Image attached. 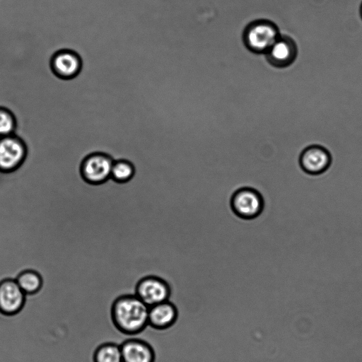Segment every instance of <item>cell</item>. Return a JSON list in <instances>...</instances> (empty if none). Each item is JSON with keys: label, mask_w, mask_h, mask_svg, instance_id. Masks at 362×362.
Segmentation results:
<instances>
[{"label": "cell", "mask_w": 362, "mask_h": 362, "mask_svg": "<svg viewBox=\"0 0 362 362\" xmlns=\"http://www.w3.org/2000/svg\"><path fill=\"white\" fill-rule=\"evenodd\" d=\"M148 308L135 294H122L112 301L111 320L120 332L134 337L143 332L148 325Z\"/></svg>", "instance_id": "1"}, {"label": "cell", "mask_w": 362, "mask_h": 362, "mask_svg": "<svg viewBox=\"0 0 362 362\" xmlns=\"http://www.w3.org/2000/svg\"><path fill=\"white\" fill-rule=\"evenodd\" d=\"M279 35V28L274 22L258 19L246 26L243 39L245 47L251 52L265 54Z\"/></svg>", "instance_id": "2"}, {"label": "cell", "mask_w": 362, "mask_h": 362, "mask_svg": "<svg viewBox=\"0 0 362 362\" xmlns=\"http://www.w3.org/2000/svg\"><path fill=\"white\" fill-rule=\"evenodd\" d=\"M230 204L232 211L238 217L251 220L262 213L264 199L257 189L245 187L235 190L231 196Z\"/></svg>", "instance_id": "3"}, {"label": "cell", "mask_w": 362, "mask_h": 362, "mask_svg": "<svg viewBox=\"0 0 362 362\" xmlns=\"http://www.w3.org/2000/svg\"><path fill=\"white\" fill-rule=\"evenodd\" d=\"M134 294L147 306L151 307L169 300L171 288L167 281L159 276L150 274L139 280Z\"/></svg>", "instance_id": "4"}, {"label": "cell", "mask_w": 362, "mask_h": 362, "mask_svg": "<svg viewBox=\"0 0 362 362\" xmlns=\"http://www.w3.org/2000/svg\"><path fill=\"white\" fill-rule=\"evenodd\" d=\"M27 154L24 141L17 135L0 138V172L10 173L18 168Z\"/></svg>", "instance_id": "5"}, {"label": "cell", "mask_w": 362, "mask_h": 362, "mask_svg": "<svg viewBox=\"0 0 362 362\" xmlns=\"http://www.w3.org/2000/svg\"><path fill=\"white\" fill-rule=\"evenodd\" d=\"M27 296L15 279L0 280V313L5 316L18 314L26 303Z\"/></svg>", "instance_id": "6"}, {"label": "cell", "mask_w": 362, "mask_h": 362, "mask_svg": "<svg viewBox=\"0 0 362 362\" xmlns=\"http://www.w3.org/2000/svg\"><path fill=\"white\" fill-rule=\"evenodd\" d=\"M113 162V159L105 153H92L81 163V175L90 184L103 183L110 178Z\"/></svg>", "instance_id": "7"}, {"label": "cell", "mask_w": 362, "mask_h": 362, "mask_svg": "<svg viewBox=\"0 0 362 362\" xmlns=\"http://www.w3.org/2000/svg\"><path fill=\"white\" fill-rule=\"evenodd\" d=\"M298 48L296 42L287 35H279L265 52L267 62L278 68L290 66L296 59Z\"/></svg>", "instance_id": "8"}, {"label": "cell", "mask_w": 362, "mask_h": 362, "mask_svg": "<svg viewBox=\"0 0 362 362\" xmlns=\"http://www.w3.org/2000/svg\"><path fill=\"white\" fill-rule=\"evenodd\" d=\"M332 157L329 152L320 145H311L300 153L299 164L302 170L310 175L325 173L330 166Z\"/></svg>", "instance_id": "9"}, {"label": "cell", "mask_w": 362, "mask_h": 362, "mask_svg": "<svg viewBox=\"0 0 362 362\" xmlns=\"http://www.w3.org/2000/svg\"><path fill=\"white\" fill-rule=\"evenodd\" d=\"M50 66L56 76L62 79H71L79 74L82 67V60L76 52L64 49L53 54Z\"/></svg>", "instance_id": "10"}, {"label": "cell", "mask_w": 362, "mask_h": 362, "mask_svg": "<svg viewBox=\"0 0 362 362\" xmlns=\"http://www.w3.org/2000/svg\"><path fill=\"white\" fill-rule=\"evenodd\" d=\"M122 362H155V350L143 339L129 338L120 344Z\"/></svg>", "instance_id": "11"}, {"label": "cell", "mask_w": 362, "mask_h": 362, "mask_svg": "<svg viewBox=\"0 0 362 362\" xmlns=\"http://www.w3.org/2000/svg\"><path fill=\"white\" fill-rule=\"evenodd\" d=\"M178 318V310L171 300H167L148 308V324L154 329L171 328Z\"/></svg>", "instance_id": "12"}, {"label": "cell", "mask_w": 362, "mask_h": 362, "mask_svg": "<svg viewBox=\"0 0 362 362\" xmlns=\"http://www.w3.org/2000/svg\"><path fill=\"white\" fill-rule=\"evenodd\" d=\"M16 281L26 296H34L42 288V278L35 270L26 269L21 272L16 277Z\"/></svg>", "instance_id": "13"}, {"label": "cell", "mask_w": 362, "mask_h": 362, "mask_svg": "<svg viewBox=\"0 0 362 362\" xmlns=\"http://www.w3.org/2000/svg\"><path fill=\"white\" fill-rule=\"evenodd\" d=\"M93 362H122L120 344L105 342L99 345L93 356Z\"/></svg>", "instance_id": "14"}, {"label": "cell", "mask_w": 362, "mask_h": 362, "mask_svg": "<svg viewBox=\"0 0 362 362\" xmlns=\"http://www.w3.org/2000/svg\"><path fill=\"white\" fill-rule=\"evenodd\" d=\"M135 173L133 164L127 160H114L110 177L118 182H124L131 180Z\"/></svg>", "instance_id": "15"}, {"label": "cell", "mask_w": 362, "mask_h": 362, "mask_svg": "<svg viewBox=\"0 0 362 362\" xmlns=\"http://www.w3.org/2000/svg\"><path fill=\"white\" fill-rule=\"evenodd\" d=\"M16 129L14 114L8 108L0 106V138L13 134Z\"/></svg>", "instance_id": "16"}, {"label": "cell", "mask_w": 362, "mask_h": 362, "mask_svg": "<svg viewBox=\"0 0 362 362\" xmlns=\"http://www.w3.org/2000/svg\"><path fill=\"white\" fill-rule=\"evenodd\" d=\"M360 15H361V17L362 18V3H361V6H360Z\"/></svg>", "instance_id": "17"}]
</instances>
